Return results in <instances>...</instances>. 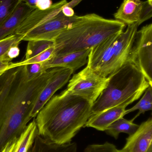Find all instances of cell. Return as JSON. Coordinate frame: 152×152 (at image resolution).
Wrapping results in <instances>:
<instances>
[{"instance_id":"6da1fadb","label":"cell","mask_w":152,"mask_h":152,"mask_svg":"<svg viewBox=\"0 0 152 152\" xmlns=\"http://www.w3.org/2000/svg\"><path fill=\"white\" fill-rule=\"evenodd\" d=\"M57 68L28 80L26 66L13 63L0 76V152L25 131L39 95Z\"/></svg>"},{"instance_id":"7a4b0ae2","label":"cell","mask_w":152,"mask_h":152,"mask_svg":"<svg viewBox=\"0 0 152 152\" xmlns=\"http://www.w3.org/2000/svg\"><path fill=\"white\" fill-rule=\"evenodd\" d=\"M93 103L66 90L52 96L35 119L38 134L52 143L71 142L92 115Z\"/></svg>"},{"instance_id":"3957f363","label":"cell","mask_w":152,"mask_h":152,"mask_svg":"<svg viewBox=\"0 0 152 152\" xmlns=\"http://www.w3.org/2000/svg\"><path fill=\"white\" fill-rule=\"evenodd\" d=\"M126 26L119 20L105 19L95 13L77 16L54 40V56L92 49L121 34Z\"/></svg>"},{"instance_id":"277c9868","label":"cell","mask_w":152,"mask_h":152,"mask_svg":"<svg viewBox=\"0 0 152 152\" xmlns=\"http://www.w3.org/2000/svg\"><path fill=\"white\" fill-rule=\"evenodd\" d=\"M108 77L106 86L93 104L92 115L118 105L128 106L138 100L150 86L131 55L118 70Z\"/></svg>"},{"instance_id":"5b68a950","label":"cell","mask_w":152,"mask_h":152,"mask_svg":"<svg viewBox=\"0 0 152 152\" xmlns=\"http://www.w3.org/2000/svg\"><path fill=\"white\" fill-rule=\"evenodd\" d=\"M139 26L137 23L128 25L125 31L92 48L87 66L104 77H108L118 70L132 53Z\"/></svg>"},{"instance_id":"8992f818","label":"cell","mask_w":152,"mask_h":152,"mask_svg":"<svg viewBox=\"0 0 152 152\" xmlns=\"http://www.w3.org/2000/svg\"><path fill=\"white\" fill-rule=\"evenodd\" d=\"M108 77L101 76L88 66L74 75L69 80L67 92L86 98L94 103L105 88Z\"/></svg>"},{"instance_id":"52a82bcc","label":"cell","mask_w":152,"mask_h":152,"mask_svg":"<svg viewBox=\"0 0 152 152\" xmlns=\"http://www.w3.org/2000/svg\"><path fill=\"white\" fill-rule=\"evenodd\" d=\"M138 40L131 56L149 82H152V23L137 31Z\"/></svg>"},{"instance_id":"ba28073f","label":"cell","mask_w":152,"mask_h":152,"mask_svg":"<svg viewBox=\"0 0 152 152\" xmlns=\"http://www.w3.org/2000/svg\"><path fill=\"white\" fill-rule=\"evenodd\" d=\"M77 16L68 17L61 12L50 20L34 28L23 37V41L35 40L54 41L58 36L66 29Z\"/></svg>"},{"instance_id":"9c48e42d","label":"cell","mask_w":152,"mask_h":152,"mask_svg":"<svg viewBox=\"0 0 152 152\" xmlns=\"http://www.w3.org/2000/svg\"><path fill=\"white\" fill-rule=\"evenodd\" d=\"M114 17L128 26L136 23L140 25L151 18L152 7L148 1L127 0L121 4Z\"/></svg>"},{"instance_id":"30bf717a","label":"cell","mask_w":152,"mask_h":152,"mask_svg":"<svg viewBox=\"0 0 152 152\" xmlns=\"http://www.w3.org/2000/svg\"><path fill=\"white\" fill-rule=\"evenodd\" d=\"M73 70L64 68H58L54 75L41 92L31 113V118H35L42 108L52 98L55 92L64 86L70 79Z\"/></svg>"},{"instance_id":"8fae6325","label":"cell","mask_w":152,"mask_h":152,"mask_svg":"<svg viewBox=\"0 0 152 152\" xmlns=\"http://www.w3.org/2000/svg\"><path fill=\"white\" fill-rule=\"evenodd\" d=\"M67 3L66 0H62L53 4L47 10H34L18 28L14 34L20 35L23 37L27 33L34 28L57 16L61 11L63 6Z\"/></svg>"},{"instance_id":"7c38bea8","label":"cell","mask_w":152,"mask_h":152,"mask_svg":"<svg viewBox=\"0 0 152 152\" xmlns=\"http://www.w3.org/2000/svg\"><path fill=\"white\" fill-rule=\"evenodd\" d=\"M152 141V118L143 122L137 130L126 139L122 151L125 152H146Z\"/></svg>"},{"instance_id":"4fadbf2b","label":"cell","mask_w":152,"mask_h":152,"mask_svg":"<svg viewBox=\"0 0 152 152\" xmlns=\"http://www.w3.org/2000/svg\"><path fill=\"white\" fill-rule=\"evenodd\" d=\"M91 49L54 56L43 62V64L47 70L54 68H64L71 69L74 72L87 63Z\"/></svg>"},{"instance_id":"5bb4252c","label":"cell","mask_w":152,"mask_h":152,"mask_svg":"<svg viewBox=\"0 0 152 152\" xmlns=\"http://www.w3.org/2000/svg\"><path fill=\"white\" fill-rule=\"evenodd\" d=\"M126 105H121L110 108L96 114H92L85 127L93 128L96 130L105 131L114 121L125 116Z\"/></svg>"},{"instance_id":"9a60e30c","label":"cell","mask_w":152,"mask_h":152,"mask_svg":"<svg viewBox=\"0 0 152 152\" xmlns=\"http://www.w3.org/2000/svg\"><path fill=\"white\" fill-rule=\"evenodd\" d=\"M34 10L26 4L20 2L10 16L0 26V41L14 34Z\"/></svg>"},{"instance_id":"2e32d148","label":"cell","mask_w":152,"mask_h":152,"mask_svg":"<svg viewBox=\"0 0 152 152\" xmlns=\"http://www.w3.org/2000/svg\"><path fill=\"white\" fill-rule=\"evenodd\" d=\"M77 145L76 142L65 144L52 143L37 134L34 144L29 152H77Z\"/></svg>"},{"instance_id":"e0dca14e","label":"cell","mask_w":152,"mask_h":152,"mask_svg":"<svg viewBox=\"0 0 152 152\" xmlns=\"http://www.w3.org/2000/svg\"><path fill=\"white\" fill-rule=\"evenodd\" d=\"M37 134L38 129L34 119L28 125L25 131L18 139L12 152H28Z\"/></svg>"},{"instance_id":"ac0fdd59","label":"cell","mask_w":152,"mask_h":152,"mask_svg":"<svg viewBox=\"0 0 152 152\" xmlns=\"http://www.w3.org/2000/svg\"><path fill=\"white\" fill-rule=\"evenodd\" d=\"M139 126L132 121H129L123 118H120L109 126L105 130L109 135L117 139L120 133H126L129 135L134 134Z\"/></svg>"},{"instance_id":"d6986e66","label":"cell","mask_w":152,"mask_h":152,"mask_svg":"<svg viewBox=\"0 0 152 152\" xmlns=\"http://www.w3.org/2000/svg\"><path fill=\"white\" fill-rule=\"evenodd\" d=\"M138 110L137 114L131 120L134 121L141 114H144L148 111H152V88L150 85L144 92L143 96L139 102L132 108L126 110L125 115L134 111Z\"/></svg>"},{"instance_id":"ffe728a7","label":"cell","mask_w":152,"mask_h":152,"mask_svg":"<svg viewBox=\"0 0 152 152\" xmlns=\"http://www.w3.org/2000/svg\"><path fill=\"white\" fill-rule=\"evenodd\" d=\"M23 37L20 35L13 34L0 41V61L11 62L10 51L12 47L19 46Z\"/></svg>"},{"instance_id":"44dd1931","label":"cell","mask_w":152,"mask_h":152,"mask_svg":"<svg viewBox=\"0 0 152 152\" xmlns=\"http://www.w3.org/2000/svg\"><path fill=\"white\" fill-rule=\"evenodd\" d=\"M54 46L55 42L52 40H35L28 41L25 60L34 58Z\"/></svg>"},{"instance_id":"7402d4cb","label":"cell","mask_w":152,"mask_h":152,"mask_svg":"<svg viewBox=\"0 0 152 152\" xmlns=\"http://www.w3.org/2000/svg\"><path fill=\"white\" fill-rule=\"evenodd\" d=\"M20 2L21 0H0V26Z\"/></svg>"},{"instance_id":"603a6c76","label":"cell","mask_w":152,"mask_h":152,"mask_svg":"<svg viewBox=\"0 0 152 152\" xmlns=\"http://www.w3.org/2000/svg\"><path fill=\"white\" fill-rule=\"evenodd\" d=\"M55 46L47 49L41 54L28 60H25L23 61L17 63H14L16 66H22L36 63H43L46 61L49 60L54 56Z\"/></svg>"},{"instance_id":"cb8c5ba5","label":"cell","mask_w":152,"mask_h":152,"mask_svg":"<svg viewBox=\"0 0 152 152\" xmlns=\"http://www.w3.org/2000/svg\"><path fill=\"white\" fill-rule=\"evenodd\" d=\"M25 66L27 77L28 80L37 77L48 70L45 68L43 63H33Z\"/></svg>"},{"instance_id":"d4e9b609","label":"cell","mask_w":152,"mask_h":152,"mask_svg":"<svg viewBox=\"0 0 152 152\" xmlns=\"http://www.w3.org/2000/svg\"><path fill=\"white\" fill-rule=\"evenodd\" d=\"M114 145L106 142L102 144H92L88 145L84 152H116L118 151Z\"/></svg>"},{"instance_id":"484cf974","label":"cell","mask_w":152,"mask_h":152,"mask_svg":"<svg viewBox=\"0 0 152 152\" xmlns=\"http://www.w3.org/2000/svg\"><path fill=\"white\" fill-rule=\"evenodd\" d=\"M53 5L52 0H39L37 5V9L45 10L50 8Z\"/></svg>"},{"instance_id":"4316f807","label":"cell","mask_w":152,"mask_h":152,"mask_svg":"<svg viewBox=\"0 0 152 152\" xmlns=\"http://www.w3.org/2000/svg\"><path fill=\"white\" fill-rule=\"evenodd\" d=\"M13 63L9 61H0V76L2 75L6 70L12 67Z\"/></svg>"},{"instance_id":"83f0119b","label":"cell","mask_w":152,"mask_h":152,"mask_svg":"<svg viewBox=\"0 0 152 152\" xmlns=\"http://www.w3.org/2000/svg\"><path fill=\"white\" fill-rule=\"evenodd\" d=\"M61 12L66 17H72L75 15V12L73 10V8L68 6L67 4L63 6Z\"/></svg>"},{"instance_id":"f1b7e54d","label":"cell","mask_w":152,"mask_h":152,"mask_svg":"<svg viewBox=\"0 0 152 152\" xmlns=\"http://www.w3.org/2000/svg\"><path fill=\"white\" fill-rule=\"evenodd\" d=\"M18 139L13 140L8 143L1 152H12L16 145Z\"/></svg>"},{"instance_id":"f546056e","label":"cell","mask_w":152,"mask_h":152,"mask_svg":"<svg viewBox=\"0 0 152 152\" xmlns=\"http://www.w3.org/2000/svg\"><path fill=\"white\" fill-rule=\"evenodd\" d=\"M39 0H21V1L26 4L34 10L37 9V5Z\"/></svg>"},{"instance_id":"4dcf8cb0","label":"cell","mask_w":152,"mask_h":152,"mask_svg":"<svg viewBox=\"0 0 152 152\" xmlns=\"http://www.w3.org/2000/svg\"><path fill=\"white\" fill-rule=\"evenodd\" d=\"M82 1V0H72L69 2H68L67 5L69 7H72V8H74Z\"/></svg>"},{"instance_id":"1f68e13d","label":"cell","mask_w":152,"mask_h":152,"mask_svg":"<svg viewBox=\"0 0 152 152\" xmlns=\"http://www.w3.org/2000/svg\"><path fill=\"white\" fill-rule=\"evenodd\" d=\"M146 152H152V141Z\"/></svg>"},{"instance_id":"d6a6232c","label":"cell","mask_w":152,"mask_h":152,"mask_svg":"<svg viewBox=\"0 0 152 152\" xmlns=\"http://www.w3.org/2000/svg\"><path fill=\"white\" fill-rule=\"evenodd\" d=\"M148 2H149V4L152 7V0H148Z\"/></svg>"},{"instance_id":"836d02e7","label":"cell","mask_w":152,"mask_h":152,"mask_svg":"<svg viewBox=\"0 0 152 152\" xmlns=\"http://www.w3.org/2000/svg\"><path fill=\"white\" fill-rule=\"evenodd\" d=\"M116 152H125L123 151H122V150H118V151H116Z\"/></svg>"},{"instance_id":"e575fe53","label":"cell","mask_w":152,"mask_h":152,"mask_svg":"<svg viewBox=\"0 0 152 152\" xmlns=\"http://www.w3.org/2000/svg\"><path fill=\"white\" fill-rule=\"evenodd\" d=\"M149 83H150V85H151V86L152 88V82H149Z\"/></svg>"},{"instance_id":"d590c367","label":"cell","mask_w":152,"mask_h":152,"mask_svg":"<svg viewBox=\"0 0 152 152\" xmlns=\"http://www.w3.org/2000/svg\"><path fill=\"white\" fill-rule=\"evenodd\" d=\"M127 1V0H124V1Z\"/></svg>"},{"instance_id":"8d00e7d4","label":"cell","mask_w":152,"mask_h":152,"mask_svg":"<svg viewBox=\"0 0 152 152\" xmlns=\"http://www.w3.org/2000/svg\"><path fill=\"white\" fill-rule=\"evenodd\" d=\"M28 152H29V151H28Z\"/></svg>"}]
</instances>
